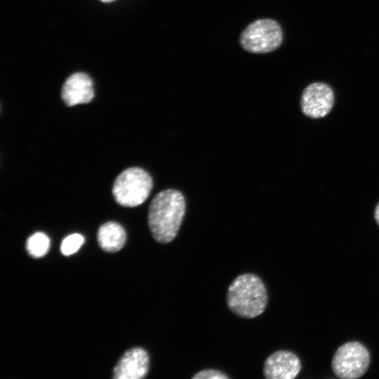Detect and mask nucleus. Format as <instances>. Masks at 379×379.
<instances>
[{
	"instance_id": "9b49d317",
	"label": "nucleus",
	"mask_w": 379,
	"mask_h": 379,
	"mask_svg": "<svg viewBox=\"0 0 379 379\" xmlns=\"http://www.w3.org/2000/svg\"><path fill=\"white\" fill-rule=\"evenodd\" d=\"M49 248L50 239L43 232H36L27 239L26 248L28 253L34 258H40L45 255Z\"/></svg>"
},
{
	"instance_id": "6e6552de",
	"label": "nucleus",
	"mask_w": 379,
	"mask_h": 379,
	"mask_svg": "<svg viewBox=\"0 0 379 379\" xmlns=\"http://www.w3.org/2000/svg\"><path fill=\"white\" fill-rule=\"evenodd\" d=\"M149 358L143 348L134 347L126 351L113 371L114 379H142L149 370Z\"/></svg>"
},
{
	"instance_id": "f257e3e1",
	"label": "nucleus",
	"mask_w": 379,
	"mask_h": 379,
	"mask_svg": "<svg viewBox=\"0 0 379 379\" xmlns=\"http://www.w3.org/2000/svg\"><path fill=\"white\" fill-rule=\"evenodd\" d=\"M185 213L181 192L166 190L158 193L149 207L148 225L154 239L161 243L172 241L177 236Z\"/></svg>"
},
{
	"instance_id": "7ed1b4c3",
	"label": "nucleus",
	"mask_w": 379,
	"mask_h": 379,
	"mask_svg": "<svg viewBox=\"0 0 379 379\" xmlns=\"http://www.w3.org/2000/svg\"><path fill=\"white\" fill-rule=\"evenodd\" d=\"M152 188L150 175L142 168L133 167L126 169L117 177L112 194L119 205L134 207L144 203Z\"/></svg>"
},
{
	"instance_id": "f03ea898",
	"label": "nucleus",
	"mask_w": 379,
	"mask_h": 379,
	"mask_svg": "<svg viewBox=\"0 0 379 379\" xmlns=\"http://www.w3.org/2000/svg\"><path fill=\"white\" fill-rule=\"evenodd\" d=\"M268 297L261 279L253 274H243L230 284L226 302L229 309L236 315L251 319L265 311Z\"/></svg>"
},
{
	"instance_id": "20e7f679",
	"label": "nucleus",
	"mask_w": 379,
	"mask_h": 379,
	"mask_svg": "<svg viewBox=\"0 0 379 379\" xmlns=\"http://www.w3.org/2000/svg\"><path fill=\"white\" fill-rule=\"evenodd\" d=\"M283 40L282 29L274 20H256L242 31L239 43L244 50L252 53H267L276 50Z\"/></svg>"
},
{
	"instance_id": "9d476101",
	"label": "nucleus",
	"mask_w": 379,
	"mask_h": 379,
	"mask_svg": "<svg viewBox=\"0 0 379 379\" xmlns=\"http://www.w3.org/2000/svg\"><path fill=\"white\" fill-rule=\"evenodd\" d=\"M98 242L107 252L119 251L124 245L126 235L121 225L115 222H108L101 225L98 231Z\"/></svg>"
},
{
	"instance_id": "f8f14e48",
	"label": "nucleus",
	"mask_w": 379,
	"mask_h": 379,
	"mask_svg": "<svg viewBox=\"0 0 379 379\" xmlns=\"http://www.w3.org/2000/svg\"><path fill=\"white\" fill-rule=\"evenodd\" d=\"M84 242V237L80 234H72L66 237L60 245L61 253L65 255L75 253Z\"/></svg>"
},
{
	"instance_id": "4468645a",
	"label": "nucleus",
	"mask_w": 379,
	"mask_h": 379,
	"mask_svg": "<svg viewBox=\"0 0 379 379\" xmlns=\"http://www.w3.org/2000/svg\"><path fill=\"white\" fill-rule=\"evenodd\" d=\"M374 218L376 223L379 226V202L377 204L374 211Z\"/></svg>"
},
{
	"instance_id": "2eb2a0df",
	"label": "nucleus",
	"mask_w": 379,
	"mask_h": 379,
	"mask_svg": "<svg viewBox=\"0 0 379 379\" xmlns=\"http://www.w3.org/2000/svg\"><path fill=\"white\" fill-rule=\"evenodd\" d=\"M100 1H102L103 2H110V1H112L114 0H100Z\"/></svg>"
},
{
	"instance_id": "0eeeda50",
	"label": "nucleus",
	"mask_w": 379,
	"mask_h": 379,
	"mask_svg": "<svg viewBox=\"0 0 379 379\" xmlns=\"http://www.w3.org/2000/svg\"><path fill=\"white\" fill-rule=\"evenodd\" d=\"M298 357L287 350H278L265 361L263 374L267 379H293L301 370Z\"/></svg>"
},
{
	"instance_id": "ddd939ff",
	"label": "nucleus",
	"mask_w": 379,
	"mask_h": 379,
	"mask_svg": "<svg viewBox=\"0 0 379 379\" xmlns=\"http://www.w3.org/2000/svg\"><path fill=\"white\" fill-rule=\"evenodd\" d=\"M192 379H228L223 372L216 369H205L195 373Z\"/></svg>"
},
{
	"instance_id": "39448f33",
	"label": "nucleus",
	"mask_w": 379,
	"mask_h": 379,
	"mask_svg": "<svg viewBox=\"0 0 379 379\" xmlns=\"http://www.w3.org/2000/svg\"><path fill=\"white\" fill-rule=\"evenodd\" d=\"M371 361L368 349L358 341H350L338 347L333 354L331 368L341 379H356L367 371Z\"/></svg>"
},
{
	"instance_id": "1a4fd4ad",
	"label": "nucleus",
	"mask_w": 379,
	"mask_h": 379,
	"mask_svg": "<svg viewBox=\"0 0 379 379\" xmlns=\"http://www.w3.org/2000/svg\"><path fill=\"white\" fill-rule=\"evenodd\" d=\"M61 96L69 107L91 102L94 97L91 79L83 72L72 74L62 86Z\"/></svg>"
},
{
	"instance_id": "423d86ee",
	"label": "nucleus",
	"mask_w": 379,
	"mask_h": 379,
	"mask_svg": "<svg viewBox=\"0 0 379 379\" xmlns=\"http://www.w3.org/2000/svg\"><path fill=\"white\" fill-rule=\"evenodd\" d=\"M334 104V93L331 88L321 82L307 86L300 98L302 112L311 119H320L326 116Z\"/></svg>"
}]
</instances>
